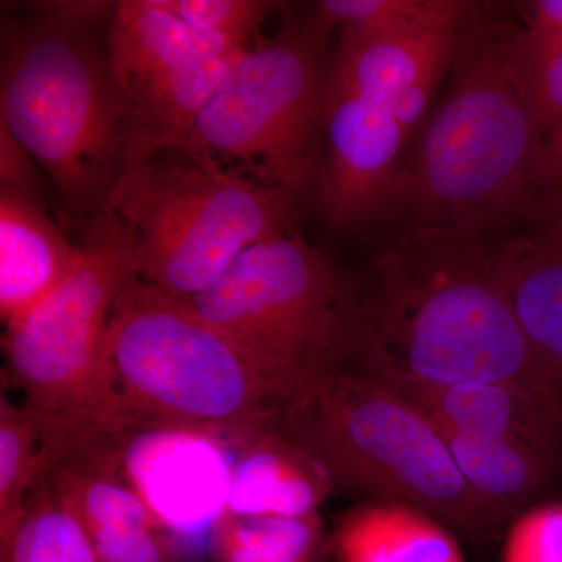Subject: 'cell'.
Masks as SVG:
<instances>
[{"label": "cell", "mask_w": 562, "mask_h": 562, "mask_svg": "<svg viewBox=\"0 0 562 562\" xmlns=\"http://www.w3.org/2000/svg\"><path fill=\"white\" fill-rule=\"evenodd\" d=\"M495 227L403 231L349 272L333 368L391 387L506 384L562 414L506 294Z\"/></svg>", "instance_id": "6da1fadb"}, {"label": "cell", "mask_w": 562, "mask_h": 562, "mask_svg": "<svg viewBox=\"0 0 562 562\" xmlns=\"http://www.w3.org/2000/svg\"><path fill=\"white\" fill-rule=\"evenodd\" d=\"M114 2L2 7L0 124L46 173L69 236L106 213L127 168V124L110 54Z\"/></svg>", "instance_id": "7a4b0ae2"}, {"label": "cell", "mask_w": 562, "mask_h": 562, "mask_svg": "<svg viewBox=\"0 0 562 562\" xmlns=\"http://www.w3.org/2000/svg\"><path fill=\"white\" fill-rule=\"evenodd\" d=\"M303 380L255 357L180 299L133 277L103 346L92 438L155 428L241 435L279 419Z\"/></svg>", "instance_id": "3957f363"}, {"label": "cell", "mask_w": 562, "mask_h": 562, "mask_svg": "<svg viewBox=\"0 0 562 562\" xmlns=\"http://www.w3.org/2000/svg\"><path fill=\"white\" fill-rule=\"evenodd\" d=\"M458 32L453 79L398 168L387 213L403 231L483 228L530 213L546 195L538 179L541 135L514 68L516 27L471 16Z\"/></svg>", "instance_id": "277c9868"}, {"label": "cell", "mask_w": 562, "mask_h": 562, "mask_svg": "<svg viewBox=\"0 0 562 562\" xmlns=\"http://www.w3.org/2000/svg\"><path fill=\"white\" fill-rule=\"evenodd\" d=\"M277 422L324 465L336 491L413 506L472 541L502 528L462 480L438 427L379 380L339 368L313 373Z\"/></svg>", "instance_id": "5b68a950"}, {"label": "cell", "mask_w": 562, "mask_h": 562, "mask_svg": "<svg viewBox=\"0 0 562 562\" xmlns=\"http://www.w3.org/2000/svg\"><path fill=\"white\" fill-rule=\"evenodd\" d=\"M295 202L184 146L128 166L106 213L127 227L136 277L190 301L244 250L291 228Z\"/></svg>", "instance_id": "8992f818"}, {"label": "cell", "mask_w": 562, "mask_h": 562, "mask_svg": "<svg viewBox=\"0 0 562 562\" xmlns=\"http://www.w3.org/2000/svg\"><path fill=\"white\" fill-rule=\"evenodd\" d=\"M76 241L74 271L2 335L3 386L22 394L38 430L44 473L63 453L92 441L103 346L117 299L136 277L131 235L114 214L99 216Z\"/></svg>", "instance_id": "52a82bcc"}, {"label": "cell", "mask_w": 562, "mask_h": 562, "mask_svg": "<svg viewBox=\"0 0 562 562\" xmlns=\"http://www.w3.org/2000/svg\"><path fill=\"white\" fill-rule=\"evenodd\" d=\"M328 32L313 14L258 36L203 106L192 149L297 201L316 172L324 132L319 52Z\"/></svg>", "instance_id": "ba28073f"}, {"label": "cell", "mask_w": 562, "mask_h": 562, "mask_svg": "<svg viewBox=\"0 0 562 562\" xmlns=\"http://www.w3.org/2000/svg\"><path fill=\"white\" fill-rule=\"evenodd\" d=\"M347 291L349 272L291 227L244 250L183 302L255 357L303 380L335 366Z\"/></svg>", "instance_id": "9c48e42d"}, {"label": "cell", "mask_w": 562, "mask_h": 562, "mask_svg": "<svg viewBox=\"0 0 562 562\" xmlns=\"http://www.w3.org/2000/svg\"><path fill=\"white\" fill-rule=\"evenodd\" d=\"M255 41L195 31L160 0L114 2L110 54L124 101L127 168L190 146L203 106Z\"/></svg>", "instance_id": "30bf717a"}, {"label": "cell", "mask_w": 562, "mask_h": 562, "mask_svg": "<svg viewBox=\"0 0 562 562\" xmlns=\"http://www.w3.org/2000/svg\"><path fill=\"white\" fill-rule=\"evenodd\" d=\"M40 483L79 519L101 562H180L176 532L125 473L120 438L63 453Z\"/></svg>", "instance_id": "8fae6325"}, {"label": "cell", "mask_w": 562, "mask_h": 562, "mask_svg": "<svg viewBox=\"0 0 562 562\" xmlns=\"http://www.w3.org/2000/svg\"><path fill=\"white\" fill-rule=\"evenodd\" d=\"M325 157L317 198L325 220L357 227L382 216L408 135L387 106L325 90Z\"/></svg>", "instance_id": "7c38bea8"}, {"label": "cell", "mask_w": 562, "mask_h": 562, "mask_svg": "<svg viewBox=\"0 0 562 562\" xmlns=\"http://www.w3.org/2000/svg\"><path fill=\"white\" fill-rule=\"evenodd\" d=\"M495 249L520 330L562 408V194L495 227Z\"/></svg>", "instance_id": "4fadbf2b"}, {"label": "cell", "mask_w": 562, "mask_h": 562, "mask_svg": "<svg viewBox=\"0 0 562 562\" xmlns=\"http://www.w3.org/2000/svg\"><path fill=\"white\" fill-rule=\"evenodd\" d=\"M225 439L233 450L224 514L308 516L336 492L324 465L277 420Z\"/></svg>", "instance_id": "5bb4252c"}, {"label": "cell", "mask_w": 562, "mask_h": 562, "mask_svg": "<svg viewBox=\"0 0 562 562\" xmlns=\"http://www.w3.org/2000/svg\"><path fill=\"white\" fill-rule=\"evenodd\" d=\"M79 243L36 195L0 188V319L38 305L76 268Z\"/></svg>", "instance_id": "9a60e30c"}, {"label": "cell", "mask_w": 562, "mask_h": 562, "mask_svg": "<svg viewBox=\"0 0 562 562\" xmlns=\"http://www.w3.org/2000/svg\"><path fill=\"white\" fill-rule=\"evenodd\" d=\"M392 390L432 424L522 443L562 471V414L530 392L486 383Z\"/></svg>", "instance_id": "2e32d148"}, {"label": "cell", "mask_w": 562, "mask_h": 562, "mask_svg": "<svg viewBox=\"0 0 562 562\" xmlns=\"http://www.w3.org/2000/svg\"><path fill=\"white\" fill-rule=\"evenodd\" d=\"M458 32H341L325 90L387 106L417 85L441 80Z\"/></svg>", "instance_id": "e0dca14e"}, {"label": "cell", "mask_w": 562, "mask_h": 562, "mask_svg": "<svg viewBox=\"0 0 562 562\" xmlns=\"http://www.w3.org/2000/svg\"><path fill=\"white\" fill-rule=\"evenodd\" d=\"M330 539L336 562H465L457 532L402 503L358 501Z\"/></svg>", "instance_id": "ac0fdd59"}, {"label": "cell", "mask_w": 562, "mask_h": 562, "mask_svg": "<svg viewBox=\"0 0 562 562\" xmlns=\"http://www.w3.org/2000/svg\"><path fill=\"white\" fill-rule=\"evenodd\" d=\"M436 427L462 480L502 527L531 508L532 501L561 472L522 443L447 425Z\"/></svg>", "instance_id": "d6986e66"}, {"label": "cell", "mask_w": 562, "mask_h": 562, "mask_svg": "<svg viewBox=\"0 0 562 562\" xmlns=\"http://www.w3.org/2000/svg\"><path fill=\"white\" fill-rule=\"evenodd\" d=\"M213 562H327L330 532L308 516L222 514L210 531Z\"/></svg>", "instance_id": "ffe728a7"}, {"label": "cell", "mask_w": 562, "mask_h": 562, "mask_svg": "<svg viewBox=\"0 0 562 562\" xmlns=\"http://www.w3.org/2000/svg\"><path fill=\"white\" fill-rule=\"evenodd\" d=\"M0 562L101 560L79 519L46 483H40L20 522L0 539Z\"/></svg>", "instance_id": "44dd1931"}, {"label": "cell", "mask_w": 562, "mask_h": 562, "mask_svg": "<svg viewBox=\"0 0 562 562\" xmlns=\"http://www.w3.org/2000/svg\"><path fill=\"white\" fill-rule=\"evenodd\" d=\"M468 10L469 3L457 0H324L314 14L327 31L454 32Z\"/></svg>", "instance_id": "7402d4cb"}, {"label": "cell", "mask_w": 562, "mask_h": 562, "mask_svg": "<svg viewBox=\"0 0 562 562\" xmlns=\"http://www.w3.org/2000/svg\"><path fill=\"white\" fill-rule=\"evenodd\" d=\"M44 475L43 450L32 417L0 397V539L24 516L29 498Z\"/></svg>", "instance_id": "603a6c76"}, {"label": "cell", "mask_w": 562, "mask_h": 562, "mask_svg": "<svg viewBox=\"0 0 562 562\" xmlns=\"http://www.w3.org/2000/svg\"><path fill=\"white\" fill-rule=\"evenodd\" d=\"M514 68L541 138L562 125V35L516 29Z\"/></svg>", "instance_id": "cb8c5ba5"}, {"label": "cell", "mask_w": 562, "mask_h": 562, "mask_svg": "<svg viewBox=\"0 0 562 562\" xmlns=\"http://www.w3.org/2000/svg\"><path fill=\"white\" fill-rule=\"evenodd\" d=\"M177 20L195 31L227 38L257 40L280 3L268 0H160Z\"/></svg>", "instance_id": "d4e9b609"}, {"label": "cell", "mask_w": 562, "mask_h": 562, "mask_svg": "<svg viewBox=\"0 0 562 562\" xmlns=\"http://www.w3.org/2000/svg\"><path fill=\"white\" fill-rule=\"evenodd\" d=\"M501 562H562V502L531 506L512 520Z\"/></svg>", "instance_id": "484cf974"}, {"label": "cell", "mask_w": 562, "mask_h": 562, "mask_svg": "<svg viewBox=\"0 0 562 562\" xmlns=\"http://www.w3.org/2000/svg\"><path fill=\"white\" fill-rule=\"evenodd\" d=\"M41 173L31 154L0 124V188L43 199Z\"/></svg>", "instance_id": "4316f807"}, {"label": "cell", "mask_w": 562, "mask_h": 562, "mask_svg": "<svg viewBox=\"0 0 562 562\" xmlns=\"http://www.w3.org/2000/svg\"><path fill=\"white\" fill-rule=\"evenodd\" d=\"M538 179L546 194H562V125L542 136Z\"/></svg>", "instance_id": "83f0119b"}, {"label": "cell", "mask_w": 562, "mask_h": 562, "mask_svg": "<svg viewBox=\"0 0 562 562\" xmlns=\"http://www.w3.org/2000/svg\"><path fill=\"white\" fill-rule=\"evenodd\" d=\"M527 13V27L562 35V0H536Z\"/></svg>", "instance_id": "f1b7e54d"}]
</instances>
